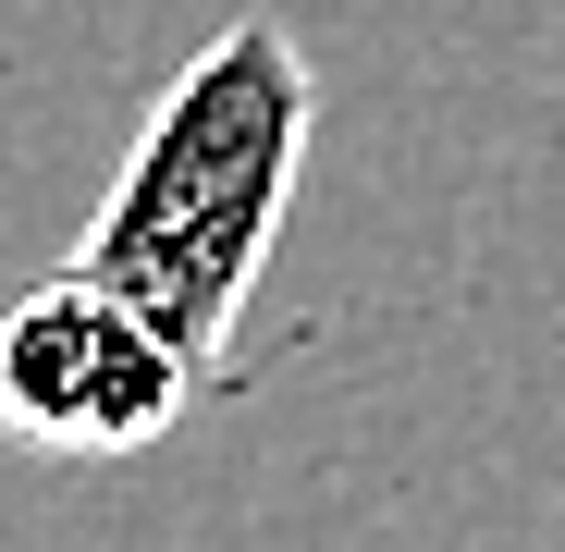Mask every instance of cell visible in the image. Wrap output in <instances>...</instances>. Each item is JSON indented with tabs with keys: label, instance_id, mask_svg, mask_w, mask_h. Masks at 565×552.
<instances>
[{
	"label": "cell",
	"instance_id": "cell-1",
	"mask_svg": "<svg viewBox=\"0 0 565 552\" xmlns=\"http://www.w3.org/2000/svg\"><path fill=\"white\" fill-rule=\"evenodd\" d=\"M308 123H320L308 50L270 13L222 25L172 74V99L148 111V136L111 172L99 221L74 234V270H99V283L136 295L198 368H222L258 270H270V234H282V209H296V184H308Z\"/></svg>",
	"mask_w": 565,
	"mask_h": 552
},
{
	"label": "cell",
	"instance_id": "cell-2",
	"mask_svg": "<svg viewBox=\"0 0 565 552\" xmlns=\"http://www.w3.org/2000/svg\"><path fill=\"white\" fill-rule=\"evenodd\" d=\"M210 368L184 356L136 295L99 270H62L0 320V442L50 454V467H99V454H148Z\"/></svg>",
	"mask_w": 565,
	"mask_h": 552
}]
</instances>
